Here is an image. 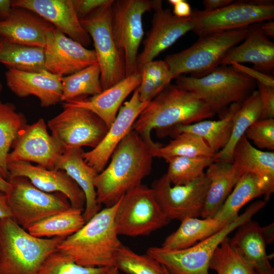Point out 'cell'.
<instances>
[{
	"instance_id": "obj_18",
	"label": "cell",
	"mask_w": 274,
	"mask_h": 274,
	"mask_svg": "<svg viewBox=\"0 0 274 274\" xmlns=\"http://www.w3.org/2000/svg\"><path fill=\"white\" fill-rule=\"evenodd\" d=\"M149 101H142L138 88L128 101L120 108L101 142L91 150L82 153L85 161L98 174L107 166L120 142L132 130V125Z\"/></svg>"
},
{
	"instance_id": "obj_16",
	"label": "cell",
	"mask_w": 274,
	"mask_h": 274,
	"mask_svg": "<svg viewBox=\"0 0 274 274\" xmlns=\"http://www.w3.org/2000/svg\"><path fill=\"white\" fill-rule=\"evenodd\" d=\"M153 10L151 28L143 41V49L137 58L138 72L194 27L191 15L185 18L175 16L169 9L162 8V1L155 0Z\"/></svg>"
},
{
	"instance_id": "obj_17",
	"label": "cell",
	"mask_w": 274,
	"mask_h": 274,
	"mask_svg": "<svg viewBox=\"0 0 274 274\" xmlns=\"http://www.w3.org/2000/svg\"><path fill=\"white\" fill-rule=\"evenodd\" d=\"M44 53L46 70L62 77L97 63L94 50L88 49L55 28L47 34Z\"/></svg>"
},
{
	"instance_id": "obj_6",
	"label": "cell",
	"mask_w": 274,
	"mask_h": 274,
	"mask_svg": "<svg viewBox=\"0 0 274 274\" xmlns=\"http://www.w3.org/2000/svg\"><path fill=\"white\" fill-rule=\"evenodd\" d=\"M176 79L179 88L192 93L214 113L232 104L242 103L254 91L257 82L230 66H221L203 77L180 75Z\"/></svg>"
},
{
	"instance_id": "obj_55",
	"label": "cell",
	"mask_w": 274,
	"mask_h": 274,
	"mask_svg": "<svg viewBox=\"0 0 274 274\" xmlns=\"http://www.w3.org/2000/svg\"><path fill=\"white\" fill-rule=\"evenodd\" d=\"M164 271H165V274H170L169 272L168 271V270L166 269V268L164 266Z\"/></svg>"
},
{
	"instance_id": "obj_25",
	"label": "cell",
	"mask_w": 274,
	"mask_h": 274,
	"mask_svg": "<svg viewBox=\"0 0 274 274\" xmlns=\"http://www.w3.org/2000/svg\"><path fill=\"white\" fill-rule=\"evenodd\" d=\"M82 148L65 150L57 160L55 169L65 171L84 192L86 203L83 211L85 222L101 209L96 200L94 182L98 173L84 160Z\"/></svg>"
},
{
	"instance_id": "obj_14",
	"label": "cell",
	"mask_w": 274,
	"mask_h": 274,
	"mask_svg": "<svg viewBox=\"0 0 274 274\" xmlns=\"http://www.w3.org/2000/svg\"><path fill=\"white\" fill-rule=\"evenodd\" d=\"M210 181L205 173L184 185H173L166 174L151 185L156 200L163 213L170 220L181 221L188 217L201 216Z\"/></svg>"
},
{
	"instance_id": "obj_22",
	"label": "cell",
	"mask_w": 274,
	"mask_h": 274,
	"mask_svg": "<svg viewBox=\"0 0 274 274\" xmlns=\"http://www.w3.org/2000/svg\"><path fill=\"white\" fill-rule=\"evenodd\" d=\"M54 28L36 13L12 7L8 16L0 21V37L17 44L44 48L47 33Z\"/></svg>"
},
{
	"instance_id": "obj_35",
	"label": "cell",
	"mask_w": 274,
	"mask_h": 274,
	"mask_svg": "<svg viewBox=\"0 0 274 274\" xmlns=\"http://www.w3.org/2000/svg\"><path fill=\"white\" fill-rule=\"evenodd\" d=\"M26 124L24 115L17 111L13 104L0 100V173L7 181V156L18 132Z\"/></svg>"
},
{
	"instance_id": "obj_56",
	"label": "cell",
	"mask_w": 274,
	"mask_h": 274,
	"mask_svg": "<svg viewBox=\"0 0 274 274\" xmlns=\"http://www.w3.org/2000/svg\"><path fill=\"white\" fill-rule=\"evenodd\" d=\"M3 88V86L1 82H0V93L2 91Z\"/></svg>"
},
{
	"instance_id": "obj_12",
	"label": "cell",
	"mask_w": 274,
	"mask_h": 274,
	"mask_svg": "<svg viewBox=\"0 0 274 274\" xmlns=\"http://www.w3.org/2000/svg\"><path fill=\"white\" fill-rule=\"evenodd\" d=\"M63 111L50 119L51 135L65 150L87 146L95 148L109 127L95 113L81 107L62 106Z\"/></svg>"
},
{
	"instance_id": "obj_43",
	"label": "cell",
	"mask_w": 274,
	"mask_h": 274,
	"mask_svg": "<svg viewBox=\"0 0 274 274\" xmlns=\"http://www.w3.org/2000/svg\"><path fill=\"white\" fill-rule=\"evenodd\" d=\"M140 73L142 76L151 78L160 91L170 84L173 79L169 67L164 60H153L149 62Z\"/></svg>"
},
{
	"instance_id": "obj_7",
	"label": "cell",
	"mask_w": 274,
	"mask_h": 274,
	"mask_svg": "<svg viewBox=\"0 0 274 274\" xmlns=\"http://www.w3.org/2000/svg\"><path fill=\"white\" fill-rule=\"evenodd\" d=\"M265 200L252 203L236 219L217 232L188 248L167 250L149 247L146 254L164 265L170 274H209L210 263L216 249L232 231L251 219L265 206Z\"/></svg>"
},
{
	"instance_id": "obj_26",
	"label": "cell",
	"mask_w": 274,
	"mask_h": 274,
	"mask_svg": "<svg viewBox=\"0 0 274 274\" xmlns=\"http://www.w3.org/2000/svg\"><path fill=\"white\" fill-rule=\"evenodd\" d=\"M232 162L244 173H250L258 178L265 201H268L274 192L273 152L256 148L244 135L233 149Z\"/></svg>"
},
{
	"instance_id": "obj_5",
	"label": "cell",
	"mask_w": 274,
	"mask_h": 274,
	"mask_svg": "<svg viewBox=\"0 0 274 274\" xmlns=\"http://www.w3.org/2000/svg\"><path fill=\"white\" fill-rule=\"evenodd\" d=\"M251 26L199 36L189 47L167 55L164 60L173 79L184 74L199 78L213 72L228 53L244 40Z\"/></svg>"
},
{
	"instance_id": "obj_50",
	"label": "cell",
	"mask_w": 274,
	"mask_h": 274,
	"mask_svg": "<svg viewBox=\"0 0 274 274\" xmlns=\"http://www.w3.org/2000/svg\"><path fill=\"white\" fill-rule=\"evenodd\" d=\"M262 234L266 244H271L274 241V224L262 227Z\"/></svg>"
},
{
	"instance_id": "obj_51",
	"label": "cell",
	"mask_w": 274,
	"mask_h": 274,
	"mask_svg": "<svg viewBox=\"0 0 274 274\" xmlns=\"http://www.w3.org/2000/svg\"><path fill=\"white\" fill-rule=\"evenodd\" d=\"M11 8V1L0 0V21L8 16Z\"/></svg>"
},
{
	"instance_id": "obj_36",
	"label": "cell",
	"mask_w": 274,
	"mask_h": 274,
	"mask_svg": "<svg viewBox=\"0 0 274 274\" xmlns=\"http://www.w3.org/2000/svg\"><path fill=\"white\" fill-rule=\"evenodd\" d=\"M61 101L88 95H95L103 90L100 83V71L97 63L77 73L62 77Z\"/></svg>"
},
{
	"instance_id": "obj_31",
	"label": "cell",
	"mask_w": 274,
	"mask_h": 274,
	"mask_svg": "<svg viewBox=\"0 0 274 274\" xmlns=\"http://www.w3.org/2000/svg\"><path fill=\"white\" fill-rule=\"evenodd\" d=\"M261 112L259 93L258 90H254L241 103L234 114L230 139L226 146L215 154L214 161L232 162V154L236 144L252 124L260 119Z\"/></svg>"
},
{
	"instance_id": "obj_48",
	"label": "cell",
	"mask_w": 274,
	"mask_h": 274,
	"mask_svg": "<svg viewBox=\"0 0 274 274\" xmlns=\"http://www.w3.org/2000/svg\"><path fill=\"white\" fill-rule=\"evenodd\" d=\"M232 0H204L202 4L206 12H212L219 10L231 3Z\"/></svg>"
},
{
	"instance_id": "obj_28",
	"label": "cell",
	"mask_w": 274,
	"mask_h": 274,
	"mask_svg": "<svg viewBox=\"0 0 274 274\" xmlns=\"http://www.w3.org/2000/svg\"><path fill=\"white\" fill-rule=\"evenodd\" d=\"M205 174L210 183L201 215L202 218L215 216L245 173L233 162L216 161L208 167Z\"/></svg>"
},
{
	"instance_id": "obj_2",
	"label": "cell",
	"mask_w": 274,
	"mask_h": 274,
	"mask_svg": "<svg viewBox=\"0 0 274 274\" xmlns=\"http://www.w3.org/2000/svg\"><path fill=\"white\" fill-rule=\"evenodd\" d=\"M214 113L203 100L176 85H167L149 101L134 122L132 129L151 147L161 146L153 141L151 131L155 129L163 137L171 128L211 118Z\"/></svg>"
},
{
	"instance_id": "obj_45",
	"label": "cell",
	"mask_w": 274,
	"mask_h": 274,
	"mask_svg": "<svg viewBox=\"0 0 274 274\" xmlns=\"http://www.w3.org/2000/svg\"><path fill=\"white\" fill-rule=\"evenodd\" d=\"M231 65L236 71L240 72L255 80L257 83L274 87L273 77L253 68L247 67L241 63H232Z\"/></svg>"
},
{
	"instance_id": "obj_29",
	"label": "cell",
	"mask_w": 274,
	"mask_h": 274,
	"mask_svg": "<svg viewBox=\"0 0 274 274\" xmlns=\"http://www.w3.org/2000/svg\"><path fill=\"white\" fill-rule=\"evenodd\" d=\"M241 103L232 104L219 120H202L186 125H178L169 129L165 135L188 132L202 138L212 150L217 153L227 144L232 132L233 117Z\"/></svg>"
},
{
	"instance_id": "obj_9",
	"label": "cell",
	"mask_w": 274,
	"mask_h": 274,
	"mask_svg": "<svg viewBox=\"0 0 274 274\" xmlns=\"http://www.w3.org/2000/svg\"><path fill=\"white\" fill-rule=\"evenodd\" d=\"M8 181L10 188L6 194L12 218L25 230L71 207L63 194L43 191L25 177H12Z\"/></svg>"
},
{
	"instance_id": "obj_46",
	"label": "cell",
	"mask_w": 274,
	"mask_h": 274,
	"mask_svg": "<svg viewBox=\"0 0 274 274\" xmlns=\"http://www.w3.org/2000/svg\"><path fill=\"white\" fill-rule=\"evenodd\" d=\"M112 1V0H72V3L77 16L79 19H81Z\"/></svg>"
},
{
	"instance_id": "obj_42",
	"label": "cell",
	"mask_w": 274,
	"mask_h": 274,
	"mask_svg": "<svg viewBox=\"0 0 274 274\" xmlns=\"http://www.w3.org/2000/svg\"><path fill=\"white\" fill-rule=\"evenodd\" d=\"M259 149L274 150V119H259L245 134Z\"/></svg>"
},
{
	"instance_id": "obj_3",
	"label": "cell",
	"mask_w": 274,
	"mask_h": 274,
	"mask_svg": "<svg viewBox=\"0 0 274 274\" xmlns=\"http://www.w3.org/2000/svg\"><path fill=\"white\" fill-rule=\"evenodd\" d=\"M119 201L100 210L78 231L64 239L57 250L83 266H114L117 253L122 244L115 222Z\"/></svg>"
},
{
	"instance_id": "obj_47",
	"label": "cell",
	"mask_w": 274,
	"mask_h": 274,
	"mask_svg": "<svg viewBox=\"0 0 274 274\" xmlns=\"http://www.w3.org/2000/svg\"><path fill=\"white\" fill-rule=\"evenodd\" d=\"M173 6V14L180 18L188 17L191 15L192 11L189 4L184 0H169Z\"/></svg>"
},
{
	"instance_id": "obj_20",
	"label": "cell",
	"mask_w": 274,
	"mask_h": 274,
	"mask_svg": "<svg viewBox=\"0 0 274 274\" xmlns=\"http://www.w3.org/2000/svg\"><path fill=\"white\" fill-rule=\"evenodd\" d=\"M11 5L36 13L86 48L92 43L76 14L72 0H13Z\"/></svg>"
},
{
	"instance_id": "obj_21",
	"label": "cell",
	"mask_w": 274,
	"mask_h": 274,
	"mask_svg": "<svg viewBox=\"0 0 274 274\" xmlns=\"http://www.w3.org/2000/svg\"><path fill=\"white\" fill-rule=\"evenodd\" d=\"M62 76L47 70L24 72L9 68L5 79L9 89L17 96H36L42 107L48 108L61 101Z\"/></svg>"
},
{
	"instance_id": "obj_1",
	"label": "cell",
	"mask_w": 274,
	"mask_h": 274,
	"mask_svg": "<svg viewBox=\"0 0 274 274\" xmlns=\"http://www.w3.org/2000/svg\"><path fill=\"white\" fill-rule=\"evenodd\" d=\"M159 148L151 147L138 132L130 130L95 178L98 203L112 207L127 192L142 184L150 174L153 159Z\"/></svg>"
},
{
	"instance_id": "obj_33",
	"label": "cell",
	"mask_w": 274,
	"mask_h": 274,
	"mask_svg": "<svg viewBox=\"0 0 274 274\" xmlns=\"http://www.w3.org/2000/svg\"><path fill=\"white\" fill-rule=\"evenodd\" d=\"M263 192L258 178L250 173L243 174L222 206L213 217L225 226L236 219L246 204Z\"/></svg>"
},
{
	"instance_id": "obj_10",
	"label": "cell",
	"mask_w": 274,
	"mask_h": 274,
	"mask_svg": "<svg viewBox=\"0 0 274 274\" xmlns=\"http://www.w3.org/2000/svg\"><path fill=\"white\" fill-rule=\"evenodd\" d=\"M170 221L152 188L142 184L121 198L115 216L118 234L128 236L149 235Z\"/></svg>"
},
{
	"instance_id": "obj_32",
	"label": "cell",
	"mask_w": 274,
	"mask_h": 274,
	"mask_svg": "<svg viewBox=\"0 0 274 274\" xmlns=\"http://www.w3.org/2000/svg\"><path fill=\"white\" fill-rule=\"evenodd\" d=\"M0 63L8 69L24 72L46 70L44 48L17 44L0 37Z\"/></svg>"
},
{
	"instance_id": "obj_44",
	"label": "cell",
	"mask_w": 274,
	"mask_h": 274,
	"mask_svg": "<svg viewBox=\"0 0 274 274\" xmlns=\"http://www.w3.org/2000/svg\"><path fill=\"white\" fill-rule=\"evenodd\" d=\"M259 93L262 112L260 119H273L274 117V87L257 83Z\"/></svg>"
},
{
	"instance_id": "obj_40",
	"label": "cell",
	"mask_w": 274,
	"mask_h": 274,
	"mask_svg": "<svg viewBox=\"0 0 274 274\" xmlns=\"http://www.w3.org/2000/svg\"><path fill=\"white\" fill-rule=\"evenodd\" d=\"M114 267L127 274H165L164 267L147 254L140 255L122 244Z\"/></svg>"
},
{
	"instance_id": "obj_30",
	"label": "cell",
	"mask_w": 274,
	"mask_h": 274,
	"mask_svg": "<svg viewBox=\"0 0 274 274\" xmlns=\"http://www.w3.org/2000/svg\"><path fill=\"white\" fill-rule=\"evenodd\" d=\"M225 226L214 217L201 219L186 218L181 221L178 228L165 238L161 247L167 250L188 248L217 232Z\"/></svg>"
},
{
	"instance_id": "obj_52",
	"label": "cell",
	"mask_w": 274,
	"mask_h": 274,
	"mask_svg": "<svg viewBox=\"0 0 274 274\" xmlns=\"http://www.w3.org/2000/svg\"><path fill=\"white\" fill-rule=\"evenodd\" d=\"M261 29L264 34L267 37L273 38L274 37V22L269 20L266 23H262Z\"/></svg>"
},
{
	"instance_id": "obj_11",
	"label": "cell",
	"mask_w": 274,
	"mask_h": 274,
	"mask_svg": "<svg viewBox=\"0 0 274 274\" xmlns=\"http://www.w3.org/2000/svg\"><path fill=\"white\" fill-rule=\"evenodd\" d=\"M193 31L201 36L211 32L235 29L271 20L274 17L273 0L233 1L215 11H192Z\"/></svg>"
},
{
	"instance_id": "obj_34",
	"label": "cell",
	"mask_w": 274,
	"mask_h": 274,
	"mask_svg": "<svg viewBox=\"0 0 274 274\" xmlns=\"http://www.w3.org/2000/svg\"><path fill=\"white\" fill-rule=\"evenodd\" d=\"M83 211L72 207L49 216L28 228L31 235L40 238L59 237L65 238L85 224Z\"/></svg>"
},
{
	"instance_id": "obj_39",
	"label": "cell",
	"mask_w": 274,
	"mask_h": 274,
	"mask_svg": "<svg viewBox=\"0 0 274 274\" xmlns=\"http://www.w3.org/2000/svg\"><path fill=\"white\" fill-rule=\"evenodd\" d=\"M209 268L217 274H256L252 266L232 248L228 237L216 249Z\"/></svg>"
},
{
	"instance_id": "obj_15",
	"label": "cell",
	"mask_w": 274,
	"mask_h": 274,
	"mask_svg": "<svg viewBox=\"0 0 274 274\" xmlns=\"http://www.w3.org/2000/svg\"><path fill=\"white\" fill-rule=\"evenodd\" d=\"M43 118L32 124H26L18 132L7 157V164L17 161L35 162L48 169H54L65 151L48 133Z\"/></svg>"
},
{
	"instance_id": "obj_23",
	"label": "cell",
	"mask_w": 274,
	"mask_h": 274,
	"mask_svg": "<svg viewBox=\"0 0 274 274\" xmlns=\"http://www.w3.org/2000/svg\"><path fill=\"white\" fill-rule=\"evenodd\" d=\"M141 78V73L136 72L98 94L77 98L63 102L62 106L88 109L97 115L109 127L125 99L140 86Z\"/></svg>"
},
{
	"instance_id": "obj_53",
	"label": "cell",
	"mask_w": 274,
	"mask_h": 274,
	"mask_svg": "<svg viewBox=\"0 0 274 274\" xmlns=\"http://www.w3.org/2000/svg\"><path fill=\"white\" fill-rule=\"evenodd\" d=\"M10 188L9 182L5 179L0 173V191L7 194Z\"/></svg>"
},
{
	"instance_id": "obj_19",
	"label": "cell",
	"mask_w": 274,
	"mask_h": 274,
	"mask_svg": "<svg viewBox=\"0 0 274 274\" xmlns=\"http://www.w3.org/2000/svg\"><path fill=\"white\" fill-rule=\"evenodd\" d=\"M7 166L9 179L19 176L25 177L43 191L63 194L68 198L71 207L84 211L86 203L85 194L65 171L48 169L25 161L10 162Z\"/></svg>"
},
{
	"instance_id": "obj_27",
	"label": "cell",
	"mask_w": 274,
	"mask_h": 274,
	"mask_svg": "<svg viewBox=\"0 0 274 274\" xmlns=\"http://www.w3.org/2000/svg\"><path fill=\"white\" fill-rule=\"evenodd\" d=\"M229 244L252 267L256 274H274L266 252L262 227L250 219L240 225Z\"/></svg>"
},
{
	"instance_id": "obj_38",
	"label": "cell",
	"mask_w": 274,
	"mask_h": 274,
	"mask_svg": "<svg viewBox=\"0 0 274 274\" xmlns=\"http://www.w3.org/2000/svg\"><path fill=\"white\" fill-rule=\"evenodd\" d=\"M165 160L168 163L166 174L172 185H184L204 174V169L214 162V158L175 156Z\"/></svg>"
},
{
	"instance_id": "obj_49",
	"label": "cell",
	"mask_w": 274,
	"mask_h": 274,
	"mask_svg": "<svg viewBox=\"0 0 274 274\" xmlns=\"http://www.w3.org/2000/svg\"><path fill=\"white\" fill-rule=\"evenodd\" d=\"M11 218L12 214L8 202L7 194L0 191V219Z\"/></svg>"
},
{
	"instance_id": "obj_24",
	"label": "cell",
	"mask_w": 274,
	"mask_h": 274,
	"mask_svg": "<svg viewBox=\"0 0 274 274\" xmlns=\"http://www.w3.org/2000/svg\"><path fill=\"white\" fill-rule=\"evenodd\" d=\"M262 22L251 26L242 43L233 48L222 60L221 66L248 62L254 69L268 74L274 68V43L263 32Z\"/></svg>"
},
{
	"instance_id": "obj_13",
	"label": "cell",
	"mask_w": 274,
	"mask_h": 274,
	"mask_svg": "<svg viewBox=\"0 0 274 274\" xmlns=\"http://www.w3.org/2000/svg\"><path fill=\"white\" fill-rule=\"evenodd\" d=\"M155 0H117L112 6L114 39L124 58L126 77L136 72L138 51L144 36L143 16L153 10Z\"/></svg>"
},
{
	"instance_id": "obj_41",
	"label": "cell",
	"mask_w": 274,
	"mask_h": 274,
	"mask_svg": "<svg viewBox=\"0 0 274 274\" xmlns=\"http://www.w3.org/2000/svg\"><path fill=\"white\" fill-rule=\"evenodd\" d=\"M109 267L80 265L57 249L45 259L38 274H107Z\"/></svg>"
},
{
	"instance_id": "obj_54",
	"label": "cell",
	"mask_w": 274,
	"mask_h": 274,
	"mask_svg": "<svg viewBox=\"0 0 274 274\" xmlns=\"http://www.w3.org/2000/svg\"><path fill=\"white\" fill-rule=\"evenodd\" d=\"M107 274H119V270L114 266L109 267Z\"/></svg>"
},
{
	"instance_id": "obj_37",
	"label": "cell",
	"mask_w": 274,
	"mask_h": 274,
	"mask_svg": "<svg viewBox=\"0 0 274 274\" xmlns=\"http://www.w3.org/2000/svg\"><path fill=\"white\" fill-rule=\"evenodd\" d=\"M174 136L168 144L158 149L155 157L164 160L175 156L213 158L216 154L202 138L195 134L183 132Z\"/></svg>"
},
{
	"instance_id": "obj_4",
	"label": "cell",
	"mask_w": 274,
	"mask_h": 274,
	"mask_svg": "<svg viewBox=\"0 0 274 274\" xmlns=\"http://www.w3.org/2000/svg\"><path fill=\"white\" fill-rule=\"evenodd\" d=\"M64 238L30 234L11 218L0 219V274H38Z\"/></svg>"
},
{
	"instance_id": "obj_8",
	"label": "cell",
	"mask_w": 274,
	"mask_h": 274,
	"mask_svg": "<svg viewBox=\"0 0 274 274\" xmlns=\"http://www.w3.org/2000/svg\"><path fill=\"white\" fill-rule=\"evenodd\" d=\"M114 0L87 16L80 19L89 35L94 46L97 63L100 71L102 90L126 78L123 55L116 45L112 26V6Z\"/></svg>"
}]
</instances>
